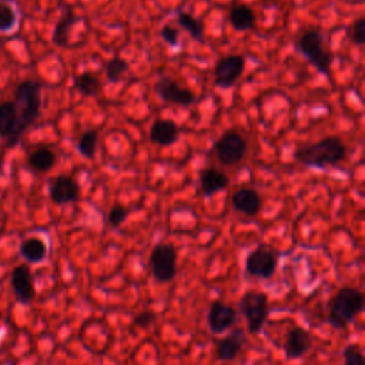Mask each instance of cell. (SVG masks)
<instances>
[{
  "label": "cell",
  "instance_id": "obj_1",
  "mask_svg": "<svg viewBox=\"0 0 365 365\" xmlns=\"http://www.w3.org/2000/svg\"><path fill=\"white\" fill-rule=\"evenodd\" d=\"M14 106L17 110V128L7 141V147L19 143L24 131L38 118L41 110V86L36 80L21 81L14 91Z\"/></svg>",
  "mask_w": 365,
  "mask_h": 365
},
{
  "label": "cell",
  "instance_id": "obj_2",
  "mask_svg": "<svg viewBox=\"0 0 365 365\" xmlns=\"http://www.w3.org/2000/svg\"><path fill=\"white\" fill-rule=\"evenodd\" d=\"M346 145L339 137L329 135L315 143L302 144L294 151V158L307 167L324 168L346 158Z\"/></svg>",
  "mask_w": 365,
  "mask_h": 365
},
{
  "label": "cell",
  "instance_id": "obj_3",
  "mask_svg": "<svg viewBox=\"0 0 365 365\" xmlns=\"http://www.w3.org/2000/svg\"><path fill=\"white\" fill-rule=\"evenodd\" d=\"M364 309V295L352 287L339 288L328 307V321L332 327L342 329L351 324Z\"/></svg>",
  "mask_w": 365,
  "mask_h": 365
},
{
  "label": "cell",
  "instance_id": "obj_4",
  "mask_svg": "<svg viewBox=\"0 0 365 365\" xmlns=\"http://www.w3.org/2000/svg\"><path fill=\"white\" fill-rule=\"evenodd\" d=\"M297 47L299 53L324 76L331 80V67H332V54L325 48L324 38L319 30L311 29L304 31L298 40Z\"/></svg>",
  "mask_w": 365,
  "mask_h": 365
},
{
  "label": "cell",
  "instance_id": "obj_5",
  "mask_svg": "<svg viewBox=\"0 0 365 365\" xmlns=\"http://www.w3.org/2000/svg\"><path fill=\"white\" fill-rule=\"evenodd\" d=\"M238 308L242 317L245 318L247 332L251 335L259 334L265 325L269 312L268 295L261 291L250 289L244 292L242 297L240 298Z\"/></svg>",
  "mask_w": 365,
  "mask_h": 365
},
{
  "label": "cell",
  "instance_id": "obj_6",
  "mask_svg": "<svg viewBox=\"0 0 365 365\" xmlns=\"http://www.w3.org/2000/svg\"><path fill=\"white\" fill-rule=\"evenodd\" d=\"M279 252L267 244L257 245L244 261L245 272L252 278L269 279L278 269Z\"/></svg>",
  "mask_w": 365,
  "mask_h": 365
},
{
  "label": "cell",
  "instance_id": "obj_7",
  "mask_svg": "<svg viewBox=\"0 0 365 365\" xmlns=\"http://www.w3.org/2000/svg\"><path fill=\"white\" fill-rule=\"evenodd\" d=\"M177 248L170 242H158L150 252V269L155 282L167 284L177 274Z\"/></svg>",
  "mask_w": 365,
  "mask_h": 365
},
{
  "label": "cell",
  "instance_id": "obj_8",
  "mask_svg": "<svg viewBox=\"0 0 365 365\" xmlns=\"http://www.w3.org/2000/svg\"><path fill=\"white\" fill-rule=\"evenodd\" d=\"M212 151L222 165L231 167L238 164L244 158L247 153V143L244 137L237 131H225L215 141Z\"/></svg>",
  "mask_w": 365,
  "mask_h": 365
},
{
  "label": "cell",
  "instance_id": "obj_9",
  "mask_svg": "<svg viewBox=\"0 0 365 365\" xmlns=\"http://www.w3.org/2000/svg\"><path fill=\"white\" fill-rule=\"evenodd\" d=\"M245 60L242 56L231 54L220 58L214 67V84L222 88L231 87L242 76Z\"/></svg>",
  "mask_w": 365,
  "mask_h": 365
},
{
  "label": "cell",
  "instance_id": "obj_10",
  "mask_svg": "<svg viewBox=\"0 0 365 365\" xmlns=\"http://www.w3.org/2000/svg\"><path fill=\"white\" fill-rule=\"evenodd\" d=\"M155 91L161 100L175 106H191L195 101V96L190 88L181 87L171 77H161L155 83Z\"/></svg>",
  "mask_w": 365,
  "mask_h": 365
},
{
  "label": "cell",
  "instance_id": "obj_11",
  "mask_svg": "<svg viewBox=\"0 0 365 365\" xmlns=\"http://www.w3.org/2000/svg\"><path fill=\"white\" fill-rule=\"evenodd\" d=\"M11 289L16 301L20 304H30L34 299L36 288L33 274L26 264H20L11 271Z\"/></svg>",
  "mask_w": 365,
  "mask_h": 365
},
{
  "label": "cell",
  "instance_id": "obj_12",
  "mask_svg": "<svg viewBox=\"0 0 365 365\" xmlns=\"http://www.w3.org/2000/svg\"><path fill=\"white\" fill-rule=\"evenodd\" d=\"M237 321V311L220 301L215 299L211 302L208 312H207V325L212 334H222L230 329Z\"/></svg>",
  "mask_w": 365,
  "mask_h": 365
},
{
  "label": "cell",
  "instance_id": "obj_13",
  "mask_svg": "<svg viewBox=\"0 0 365 365\" xmlns=\"http://www.w3.org/2000/svg\"><path fill=\"white\" fill-rule=\"evenodd\" d=\"M50 200L57 205H64L70 202H76L80 197V185L78 182L66 174L57 175L50 182Z\"/></svg>",
  "mask_w": 365,
  "mask_h": 365
},
{
  "label": "cell",
  "instance_id": "obj_14",
  "mask_svg": "<svg viewBox=\"0 0 365 365\" xmlns=\"http://www.w3.org/2000/svg\"><path fill=\"white\" fill-rule=\"evenodd\" d=\"M311 346H312L311 334L305 328L295 325L285 335L284 355L287 359H299L311 349Z\"/></svg>",
  "mask_w": 365,
  "mask_h": 365
},
{
  "label": "cell",
  "instance_id": "obj_15",
  "mask_svg": "<svg viewBox=\"0 0 365 365\" xmlns=\"http://www.w3.org/2000/svg\"><path fill=\"white\" fill-rule=\"evenodd\" d=\"M247 342L245 334L241 329H234L228 335L222 336L215 344V359L220 362H231L234 361L240 352L242 351Z\"/></svg>",
  "mask_w": 365,
  "mask_h": 365
},
{
  "label": "cell",
  "instance_id": "obj_16",
  "mask_svg": "<svg viewBox=\"0 0 365 365\" xmlns=\"http://www.w3.org/2000/svg\"><path fill=\"white\" fill-rule=\"evenodd\" d=\"M232 207L235 211L248 215V217H254L259 212L261 205H262V200L261 195L250 187H242L238 188L231 198Z\"/></svg>",
  "mask_w": 365,
  "mask_h": 365
},
{
  "label": "cell",
  "instance_id": "obj_17",
  "mask_svg": "<svg viewBox=\"0 0 365 365\" xmlns=\"http://www.w3.org/2000/svg\"><path fill=\"white\" fill-rule=\"evenodd\" d=\"M228 182L230 180L227 174L218 168L207 167L200 171V188L205 197H211L218 191H222Z\"/></svg>",
  "mask_w": 365,
  "mask_h": 365
},
{
  "label": "cell",
  "instance_id": "obj_18",
  "mask_svg": "<svg viewBox=\"0 0 365 365\" xmlns=\"http://www.w3.org/2000/svg\"><path fill=\"white\" fill-rule=\"evenodd\" d=\"M178 134H180V128L171 120L158 118L153 123L150 128V140L154 144H158L163 147L174 144L175 140L178 138Z\"/></svg>",
  "mask_w": 365,
  "mask_h": 365
},
{
  "label": "cell",
  "instance_id": "obj_19",
  "mask_svg": "<svg viewBox=\"0 0 365 365\" xmlns=\"http://www.w3.org/2000/svg\"><path fill=\"white\" fill-rule=\"evenodd\" d=\"M20 254L27 262H41L47 257V244L40 237H27L20 244Z\"/></svg>",
  "mask_w": 365,
  "mask_h": 365
},
{
  "label": "cell",
  "instance_id": "obj_20",
  "mask_svg": "<svg viewBox=\"0 0 365 365\" xmlns=\"http://www.w3.org/2000/svg\"><path fill=\"white\" fill-rule=\"evenodd\" d=\"M228 21L235 30L245 31L255 26V13L245 4H235L228 11Z\"/></svg>",
  "mask_w": 365,
  "mask_h": 365
},
{
  "label": "cell",
  "instance_id": "obj_21",
  "mask_svg": "<svg viewBox=\"0 0 365 365\" xmlns=\"http://www.w3.org/2000/svg\"><path fill=\"white\" fill-rule=\"evenodd\" d=\"M27 164L36 173H46L56 164V153L46 145H40L29 154Z\"/></svg>",
  "mask_w": 365,
  "mask_h": 365
},
{
  "label": "cell",
  "instance_id": "obj_22",
  "mask_svg": "<svg viewBox=\"0 0 365 365\" xmlns=\"http://www.w3.org/2000/svg\"><path fill=\"white\" fill-rule=\"evenodd\" d=\"M76 21H77V16L74 14L71 7H67L66 11L63 13V16L60 17V20L57 21L53 36H51V40L56 46L64 47V48L68 47V34Z\"/></svg>",
  "mask_w": 365,
  "mask_h": 365
},
{
  "label": "cell",
  "instance_id": "obj_23",
  "mask_svg": "<svg viewBox=\"0 0 365 365\" xmlns=\"http://www.w3.org/2000/svg\"><path fill=\"white\" fill-rule=\"evenodd\" d=\"M17 128V110L13 101L0 103V138L13 137Z\"/></svg>",
  "mask_w": 365,
  "mask_h": 365
},
{
  "label": "cell",
  "instance_id": "obj_24",
  "mask_svg": "<svg viewBox=\"0 0 365 365\" xmlns=\"http://www.w3.org/2000/svg\"><path fill=\"white\" fill-rule=\"evenodd\" d=\"M175 20H177L178 26L182 30H185L192 40H195L198 43L204 41V26L198 19H195L192 14H190L187 11H178Z\"/></svg>",
  "mask_w": 365,
  "mask_h": 365
},
{
  "label": "cell",
  "instance_id": "obj_25",
  "mask_svg": "<svg viewBox=\"0 0 365 365\" xmlns=\"http://www.w3.org/2000/svg\"><path fill=\"white\" fill-rule=\"evenodd\" d=\"M73 87L81 94V96H86V97H94L98 94L100 91V80L93 74V73H81L78 76L74 77V81H73Z\"/></svg>",
  "mask_w": 365,
  "mask_h": 365
},
{
  "label": "cell",
  "instance_id": "obj_26",
  "mask_svg": "<svg viewBox=\"0 0 365 365\" xmlns=\"http://www.w3.org/2000/svg\"><path fill=\"white\" fill-rule=\"evenodd\" d=\"M19 14L11 0H0V33H9L17 27Z\"/></svg>",
  "mask_w": 365,
  "mask_h": 365
},
{
  "label": "cell",
  "instance_id": "obj_27",
  "mask_svg": "<svg viewBox=\"0 0 365 365\" xmlns=\"http://www.w3.org/2000/svg\"><path fill=\"white\" fill-rule=\"evenodd\" d=\"M97 143H98V131L94 128L86 130L77 143V148L80 151V154L86 158H94L96 155V150H97Z\"/></svg>",
  "mask_w": 365,
  "mask_h": 365
},
{
  "label": "cell",
  "instance_id": "obj_28",
  "mask_svg": "<svg viewBox=\"0 0 365 365\" xmlns=\"http://www.w3.org/2000/svg\"><path fill=\"white\" fill-rule=\"evenodd\" d=\"M128 68H130V66L124 58L113 57L106 64V76L111 83H117L124 77V74L128 71Z\"/></svg>",
  "mask_w": 365,
  "mask_h": 365
},
{
  "label": "cell",
  "instance_id": "obj_29",
  "mask_svg": "<svg viewBox=\"0 0 365 365\" xmlns=\"http://www.w3.org/2000/svg\"><path fill=\"white\" fill-rule=\"evenodd\" d=\"M344 365H365L364 354L356 344H348L342 351Z\"/></svg>",
  "mask_w": 365,
  "mask_h": 365
},
{
  "label": "cell",
  "instance_id": "obj_30",
  "mask_svg": "<svg viewBox=\"0 0 365 365\" xmlns=\"http://www.w3.org/2000/svg\"><path fill=\"white\" fill-rule=\"evenodd\" d=\"M348 37L356 46L364 44L365 41V19L364 17L354 20V23L348 29Z\"/></svg>",
  "mask_w": 365,
  "mask_h": 365
},
{
  "label": "cell",
  "instance_id": "obj_31",
  "mask_svg": "<svg viewBox=\"0 0 365 365\" xmlns=\"http://www.w3.org/2000/svg\"><path fill=\"white\" fill-rule=\"evenodd\" d=\"M128 217V208H125L124 205L121 204H114L110 211H108V215H107V220H108V224L114 228L120 227L125 218Z\"/></svg>",
  "mask_w": 365,
  "mask_h": 365
},
{
  "label": "cell",
  "instance_id": "obj_32",
  "mask_svg": "<svg viewBox=\"0 0 365 365\" xmlns=\"http://www.w3.org/2000/svg\"><path fill=\"white\" fill-rule=\"evenodd\" d=\"M157 319V315L155 312L150 311V309H145V311H141L140 314H137L134 317V325H137L138 328H148L151 324H154V321Z\"/></svg>",
  "mask_w": 365,
  "mask_h": 365
},
{
  "label": "cell",
  "instance_id": "obj_33",
  "mask_svg": "<svg viewBox=\"0 0 365 365\" xmlns=\"http://www.w3.org/2000/svg\"><path fill=\"white\" fill-rule=\"evenodd\" d=\"M160 36L167 44L173 47L178 46V29H175L174 26H170V24L163 26V29L160 30Z\"/></svg>",
  "mask_w": 365,
  "mask_h": 365
}]
</instances>
